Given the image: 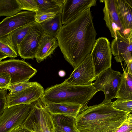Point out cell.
<instances>
[{
  "mask_svg": "<svg viewBox=\"0 0 132 132\" xmlns=\"http://www.w3.org/2000/svg\"><path fill=\"white\" fill-rule=\"evenodd\" d=\"M22 10L17 0H0V16H11Z\"/></svg>",
  "mask_w": 132,
  "mask_h": 132,
  "instance_id": "cell-22",
  "label": "cell"
},
{
  "mask_svg": "<svg viewBox=\"0 0 132 132\" xmlns=\"http://www.w3.org/2000/svg\"><path fill=\"white\" fill-rule=\"evenodd\" d=\"M97 92L92 85H74L64 80L61 84L46 88L40 99L44 105L65 103L80 104L87 107L89 101Z\"/></svg>",
  "mask_w": 132,
  "mask_h": 132,
  "instance_id": "cell-3",
  "label": "cell"
},
{
  "mask_svg": "<svg viewBox=\"0 0 132 132\" xmlns=\"http://www.w3.org/2000/svg\"><path fill=\"white\" fill-rule=\"evenodd\" d=\"M122 73L109 68L101 73L92 85L98 92L102 91L104 100L111 101L116 98L122 78Z\"/></svg>",
  "mask_w": 132,
  "mask_h": 132,
  "instance_id": "cell-7",
  "label": "cell"
},
{
  "mask_svg": "<svg viewBox=\"0 0 132 132\" xmlns=\"http://www.w3.org/2000/svg\"><path fill=\"white\" fill-rule=\"evenodd\" d=\"M22 10L36 13L40 10L36 0H17Z\"/></svg>",
  "mask_w": 132,
  "mask_h": 132,
  "instance_id": "cell-27",
  "label": "cell"
},
{
  "mask_svg": "<svg viewBox=\"0 0 132 132\" xmlns=\"http://www.w3.org/2000/svg\"><path fill=\"white\" fill-rule=\"evenodd\" d=\"M65 0H36L39 11L49 12L61 14Z\"/></svg>",
  "mask_w": 132,
  "mask_h": 132,
  "instance_id": "cell-23",
  "label": "cell"
},
{
  "mask_svg": "<svg viewBox=\"0 0 132 132\" xmlns=\"http://www.w3.org/2000/svg\"><path fill=\"white\" fill-rule=\"evenodd\" d=\"M41 24L45 34L56 38L62 26L61 14H56Z\"/></svg>",
  "mask_w": 132,
  "mask_h": 132,
  "instance_id": "cell-20",
  "label": "cell"
},
{
  "mask_svg": "<svg viewBox=\"0 0 132 132\" xmlns=\"http://www.w3.org/2000/svg\"><path fill=\"white\" fill-rule=\"evenodd\" d=\"M114 132H132V123L125 121Z\"/></svg>",
  "mask_w": 132,
  "mask_h": 132,
  "instance_id": "cell-33",
  "label": "cell"
},
{
  "mask_svg": "<svg viewBox=\"0 0 132 132\" xmlns=\"http://www.w3.org/2000/svg\"><path fill=\"white\" fill-rule=\"evenodd\" d=\"M35 22L19 28L7 35L8 41L17 52H18V46L21 42L30 27Z\"/></svg>",
  "mask_w": 132,
  "mask_h": 132,
  "instance_id": "cell-21",
  "label": "cell"
},
{
  "mask_svg": "<svg viewBox=\"0 0 132 132\" xmlns=\"http://www.w3.org/2000/svg\"><path fill=\"white\" fill-rule=\"evenodd\" d=\"M45 34L41 24L36 22L18 46V55L25 59L35 58L40 42Z\"/></svg>",
  "mask_w": 132,
  "mask_h": 132,
  "instance_id": "cell-9",
  "label": "cell"
},
{
  "mask_svg": "<svg viewBox=\"0 0 132 132\" xmlns=\"http://www.w3.org/2000/svg\"><path fill=\"white\" fill-rule=\"evenodd\" d=\"M100 1L104 3V6L107 8L114 22L119 28L120 32L123 36L127 37L120 19L116 0H101Z\"/></svg>",
  "mask_w": 132,
  "mask_h": 132,
  "instance_id": "cell-24",
  "label": "cell"
},
{
  "mask_svg": "<svg viewBox=\"0 0 132 132\" xmlns=\"http://www.w3.org/2000/svg\"><path fill=\"white\" fill-rule=\"evenodd\" d=\"M127 122L132 123V118L127 117V119L126 120Z\"/></svg>",
  "mask_w": 132,
  "mask_h": 132,
  "instance_id": "cell-39",
  "label": "cell"
},
{
  "mask_svg": "<svg viewBox=\"0 0 132 132\" xmlns=\"http://www.w3.org/2000/svg\"><path fill=\"white\" fill-rule=\"evenodd\" d=\"M120 19L128 37L132 30V0H116Z\"/></svg>",
  "mask_w": 132,
  "mask_h": 132,
  "instance_id": "cell-16",
  "label": "cell"
},
{
  "mask_svg": "<svg viewBox=\"0 0 132 132\" xmlns=\"http://www.w3.org/2000/svg\"><path fill=\"white\" fill-rule=\"evenodd\" d=\"M44 105L46 109L52 115H66L75 118L88 107L80 104L65 103H52Z\"/></svg>",
  "mask_w": 132,
  "mask_h": 132,
  "instance_id": "cell-15",
  "label": "cell"
},
{
  "mask_svg": "<svg viewBox=\"0 0 132 132\" xmlns=\"http://www.w3.org/2000/svg\"><path fill=\"white\" fill-rule=\"evenodd\" d=\"M117 34V38L113 39L111 45L112 53L117 62L124 61L126 64L132 59V43L119 31Z\"/></svg>",
  "mask_w": 132,
  "mask_h": 132,
  "instance_id": "cell-14",
  "label": "cell"
},
{
  "mask_svg": "<svg viewBox=\"0 0 132 132\" xmlns=\"http://www.w3.org/2000/svg\"><path fill=\"white\" fill-rule=\"evenodd\" d=\"M128 38L129 40L132 43V30L131 31Z\"/></svg>",
  "mask_w": 132,
  "mask_h": 132,
  "instance_id": "cell-38",
  "label": "cell"
},
{
  "mask_svg": "<svg viewBox=\"0 0 132 132\" xmlns=\"http://www.w3.org/2000/svg\"><path fill=\"white\" fill-rule=\"evenodd\" d=\"M127 67L126 70L132 76V59L126 63Z\"/></svg>",
  "mask_w": 132,
  "mask_h": 132,
  "instance_id": "cell-35",
  "label": "cell"
},
{
  "mask_svg": "<svg viewBox=\"0 0 132 132\" xmlns=\"http://www.w3.org/2000/svg\"><path fill=\"white\" fill-rule=\"evenodd\" d=\"M103 11L104 14V19L105 22L106 26L110 30L111 36L114 39H117V32L118 31L120 32V29L114 22L105 6L103 9Z\"/></svg>",
  "mask_w": 132,
  "mask_h": 132,
  "instance_id": "cell-26",
  "label": "cell"
},
{
  "mask_svg": "<svg viewBox=\"0 0 132 132\" xmlns=\"http://www.w3.org/2000/svg\"><path fill=\"white\" fill-rule=\"evenodd\" d=\"M57 13L49 12L39 11L36 13L35 20L36 22L41 24L44 21L54 17Z\"/></svg>",
  "mask_w": 132,
  "mask_h": 132,
  "instance_id": "cell-30",
  "label": "cell"
},
{
  "mask_svg": "<svg viewBox=\"0 0 132 132\" xmlns=\"http://www.w3.org/2000/svg\"><path fill=\"white\" fill-rule=\"evenodd\" d=\"M7 57L4 54L0 53V62L1 61V60L2 59Z\"/></svg>",
  "mask_w": 132,
  "mask_h": 132,
  "instance_id": "cell-37",
  "label": "cell"
},
{
  "mask_svg": "<svg viewBox=\"0 0 132 132\" xmlns=\"http://www.w3.org/2000/svg\"><path fill=\"white\" fill-rule=\"evenodd\" d=\"M116 98L132 100V76L123 69L120 85Z\"/></svg>",
  "mask_w": 132,
  "mask_h": 132,
  "instance_id": "cell-19",
  "label": "cell"
},
{
  "mask_svg": "<svg viewBox=\"0 0 132 132\" xmlns=\"http://www.w3.org/2000/svg\"><path fill=\"white\" fill-rule=\"evenodd\" d=\"M11 78L9 73L6 72L0 73V88L6 89L11 84Z\"/></svg>",
  "mask_w": 132,
  "mask_h": 132,
  "instance_id": "cell-31",
  "label": "cell"
},
{
  "mask_svg": "<svg viewBox=\"0 0 132 132\" xmlns=\"http://www.w3.org/2000/svg\"><path fill=\"white\" fill-rule=\"evenodd\" d=\"M90 54L96 77L111 67L112 54L110 43L106 38L101 37L97 39Z\"/></svg>",
  "mask_w": 132,
  "mask_h": 132,
  "instance_id": "cell-8",
  "label": "cell"
},
{
  "mask_svg": "<svg viewBox=\"0 0 132 132\" xmlns=\"http://www.w3.org/2000/svg\"><path fill=\"white\" fill-rule=\"evenodd\" d=\"M58 46L56 37L45 34L43 36L39 45L35 58L39 63L50 56Z\"/></svg>",
  "mask_w": 132,
  "mask_h": 132,
  "instance_id": "cell-17",
  "label": "cell"
},
{
  "mask_svg": "<svg viewBox=\"0 0 132 132\" xmlns=\"http://www.w3.org/2000/svg\"><path fill=\"white\" fill-rule=\"evenodd\" d=\"M6 132H32L22 126H19L10 129Z\"/></svg>",
  "mask_w": 132,
  "mask_h": 132,
  "instance_id": "cell-34",
  "label": "cell"
},
{
  "mask_svg": "<svg viewBox=\"0 0 132 132\" xmlns=\"http://www.w3.org/2000/svg\"><path fill=\"white\" fill-rule=\"evenodd\" d=\"M37 71L23 60L13 59L0 62V73L6 72L10 74L11 84L28 81Z\"/></svg>",
  "mask_w": 132,
  "mask_h": 132,
  "instance_id": "cell-6",
  "label": "cell"
},
{
  "mask_svg": "<svg viewBox=\"0 0 132 132\" xmlns=\"http://www.w3.org/2000/svg\"><path fill=\"white\" fill-rule=\"evenodd\" d=\"M112 105L114 108L119 110L132 113V100L118 98L112 102Z\"/></svg>",
  "mask_w": 132,
  "mask_h": 132,
  "instance_id": "cell-28",
  "label": "cell"
},
{
  "mask_svg": "<svg viewBox=\"0 0 132 132\" xmlns=\"http://www.w3.org/2000/svg\"><path fill=\"white\" fill-rule=\"evenodd\" d=\"M96 78L90 54L65 81L73 85L86 86L92 85L93 82Z\"/></svg>",
  "mask_w": 132,
  "mask_h": 132,
  "instance_id": "cell-10",
  "label": "cell"
},
{
  "mask_svg": "<svg viewBox=\"0 0 132 132\" xmlns=\"http://www.w3.org/2000/svg\"><path fill=\"white\" fill-rule=\"evenodd\" d=\"M7 90L0 88V115L6 107Z\"/></svg>",
  "mask_w": 132,
  "mask_h": 132,
  "instance_id": "cell-32",
  "label": "cell"
},
{
  "mask_svg": "<svg viewBox=\"0 0 132 132\" xmlns=\"http://www.w3.org/2000/svg\"><path fill=\"white\" fill-rule=\"evenodd\" d=\"M114 108L111 101L88 106L76 119L79 132H114L130 113Z\"/></svg>",
  "mask_w": 132,
  "mask_h": 132,
  "instance_id": "cell-2",
  "label": "cell"
},
{
  "mask_svg": "<svg viewBox=\"0 0 132 132\" xmlns=\"http://www.w3.org/2000/svg\"><path fill=\"white\" fill-rule=\"evenodd\" d=\"M52 116L55 132H79L76 126V118L62 114Z\"/></svg>",
  "mask_w": 132,
  "mask_h": 132,
  "instance_id": "cell-18",
  "label": "cell"
},
{
  "mask_svg": "<svg viewBox=\"0 0 132 132\" xmlns=\"http://www.w3.org/2000/svg\"><path fill=\"white\" fill-rule=\"evenodd\" d=\"M36 14L34 12L23 11L4 18L0 23V37L19 28L36 22Z\"/></svg>",
  "mask_w": 132,
  "mask_h": 132,
  "instance_id": "cell-13",
  "label": "cell"
},
{
  "mask_svg": "<svg viewBox=\"0 0 132 132\" xmlns=\"http://www.w3.org/2000/svg\"><path fill=\"white\" fill-rule=\"evenodd\" d=\"M58 73L59 76L61 77H63L65 75V71L63 70L60 71H59Z\"/></svg>",
  "mask_w": 132,
  "mask_h": 132,
  "instance_id": "cell-36",
  "label": "cell"
},
{
  "mask_svg": "<svg viewBox=\"0 0 132 132\" xmlns=\"http://www.w3.org/2000/svg\"><path fill=\"white\" fill-rule=\"evenodd\" d=\"M32 103L6 107L0 115V132L22 126L32 108Z\"/></svg>",
  "mask_w": 132,
  "mask_h": 132,
  "instance_id": "cell-5",
  "label": "cell"
},
{
  "mask_svg": "<svg viewBox=\"0 0 132 132\" xmlns=\"http://www.w3.org/2000/svg\"><path fill=\"white\" fill-rule=\"evenodd\" d=\"M44 90L43 87L38 83L18 92L10 93L6 95V107L31 103L41 99Z\"/></svg>",
  "mask_w": 132,
  "mask_h": 132,
  "instance_id": "cell-12",
  "label": "cell"
},
{
  "mask_svg": "<svg viewBox=\"0 0 132 132\" xmlns=\"http://www.w3.org/2000/svg\"><path fill=\"white\" fill-rule=\"evenodd\" d=\"M32 103V108L22 126L32 132H55L52 115L40 99Z\"/></svg>",
  "mask_w": 132,
  "mask_h": 132,
  "instance_id": "cell-4",
  "label": "cell"
},
{
  "mask_svg": "<svg viewBox=\"0 0 132 132\" xmlns=\"http://www.w3.org/2000/svg\"><path fill=\"white\" fill-rule=\"evenodd\" d=\"M0 53L12 58L17 56L18 53L9 42L7 35L0 37Z\"/></svg>",
  "mask_w": 132,
  "mask_h": 132,
  "instance_id": "cell-25",
  "label": "cell"
},
{
  "mask_svg": "<svg viewBox=\"0 0 132 132\" xmlns=\"http://www.w3.org/2000/svg\"><path fill=\"white\" fill-rule=\"evenodd\" d=\"M96 0H65L61 14L62 24L75 19L86 10L96 5Z\"/></svg>",
  "mask_w": 132,
  "mask_h": 132,
  "instance_id": "cell-11",
  "label": "cell"
},
{
  "mask_svg": "<svg viewBox=\"0 0 132 132\" xmlns=\"http://www.w3.org/2000/svg\"><path fill=\"white\" fill-rule=\"evenodd\" d=\"M39 83L37 82H20L10 85L6 89L8 90L10 93H15L24 90Z\"/></svg>",
  "mask_w": 132,
  "mask_h": 132,
  "instance_id": "cell-29",
  "label": "cell"
},
{
  "mask_svg": "<svg viewBox=\"0 0 132 132\" xmlns=\"http://www.w3.org/2000/svg\"><path fill=\"white\" fill-rule=\"evenodd\" d=\"M96 35L90 9L62 26L56 38L64 58L74 70L90 54Z\"/></svg>",
  "mask_w": 132,
  "mask_h": 132,
  "instance_id": "cell-1",
  "label": "cell"
}]
</instances>
